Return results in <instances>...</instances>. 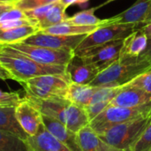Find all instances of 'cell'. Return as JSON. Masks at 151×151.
Segmentation results:
<instances>
[{"label": "cell", "instance_id": "5", "mask_svg": "<svg viewBox=\"0 0 151 151\" xmlns=\"http://www.w3.org/2000/svg\"><path fill=\"white\" fill-rule=\"evenodd\" d=\"M150 121V116L140 118L114 126L98 135L104 142L111 146L120 150H125L134 146Z\"/></svg>", "mask_w": 151, "mask_h": 151}, {"label": "cell", "instance_id": "21", "mask_svg": "<svg viewBox=\"0 0 151 151\" xmlns=\"http://www.w3.org/2000/svg\"><path fill=\"white\" fill-rule=\"evenodd\" d=\"M16 107L0 106V130L11 133L23 140H27L28 135L19 124L16 114Z\"/></svg>", "mask_w": 151, "mask_h": 151}, {"label": "cell", "instance_id": "8", "mask_svg": "<svg viewBox=\"0 0 151 151\" xmlns=\"http://www.w3.org/2000/svg\"><path fill=\"white\" fill-rule=\"evenodd\" d=\"M19 51L34 61L47 65H65L66 66L74 56V51L65 50H55L45 47L27 45L23 42L8 45Z\"/></svg>", "mask_w": 151, "mask_h": 151}, {"label": "cell", "instance_id": "29", "mask_svg": "<svg viewBox=\"0 0 151 151\" xmlns=\"http://www.w3.org/2000/svg\"><path fill=\"white\" fill-rule=\"evenodd\" d=\"M59 0H21L17 3H14L13 5L15 8H18L22 11H28L33 10L38 7L45 6L56 2H58Z\"/></svg>", "mask_w": 151, "mask_h": 151}, {"label": "cell", "instance_id": "28", "mask_svg": "<svg viewBox=\"0 0 151 151\" xmlns=\"http://www.w3.org/2000/svg\"><path fill=\"white\" fill-rule=\"evenodd\" d=\"M131 149L134 151H151V118L147 127Z\"/></svg>", "mask_w": 151, "mask_h": 151}, {"label": "cell", "instance_id": "40", "mask_svg": "<svg viewBox=\"0 0 151 151\" xmlns=\"http://www.w3.org/2000/svg\"><path fill=\"white\" fill-rule=\"evenodd\" d=\"M0 1H3V0H0Z\"/></svg>", "mask_w": 151, "mask_h": 151}, {"label": "cell", "instance_id": "38", "mask_svg": "<svg viewBox=\"0 0 151 151\" xmlns=\"http://www.w3.org/2000/svg\"><path fill=\"white\" fill-rule=\"evenodd\" d=\"M4 2H8V3H12V4H14V3H17L19 1H21V0H3Z\"/></svg>", "mask_w": 151, "mask_h": 151}, {"label": "cell", "instance_id": "32", "mask_svg": "<svg viewBox=\"0 0 151 151\" xmlns=\"http://www.w3.org/2000/svg\"><path fill=\"white\" fill-rule=\"evenodd\" d=\"M139 60L147 62L151 65V39L148 40V44L144 51L141 54V56L138 58Z\"/></svg>", "mask_w": 151, "mask_h": 151}, {"label": "cell", "instance_id": "18", "mask_svg": "<svg viewBox=\"0 0 151 151\" xmlns=\"http://www.w3.org/2000/svg\"><path fill=\"white\" fill-rule=\"evenodd\" d=\"M27 141L33 151H71L50 134L43 125L41 126L36 135L28 137Z\"/></svg>", "mask_w": 151, "mask_h": 151}, {"label": "cell", "instance_id": "2", "mask_svg": "<svg viewBox=\"0 0 151 151\" xmlns=\"http://www.w3.org/2000/svg\"><path fill=\"white\" fill-rule=\"evenodd\" d=\"M29 99L37 106L42 115L58 120L76 134L89 125L90 121L85 109L70 103L65 98L46 100Z\"/></svg>", "mask_w": 151, "mask_h": 151}, {"label": "cell", "instance_id": "13", "mask_svg": "<svg viewBox=\"0 0 151 151\" xmlns=\"http://www.w3.org/2000/svg\"><path fill=\"white\" fill-rule=\"evenodd\" d=\"M151 0H137L133 5L124 12L114 15L111 18L104 19L106 25L114 24H136L142 27L148 15Z\"/></svg>", "mask_w": 151, "mask_h": 151}, {"label": "cell", "instance_id": "35", "mask_svg": "<svg viewBox=\"0 0 151 151\" xmlns=\"http://www.w3.org/2000/svg\"><path fill=\"white\" fill-rule=\"evenodd\" d=\"M0 80L2 81H6V80H12V76L10 73L0 65Z\"/></svg>", "mask_w": 151, "mask_h": 151}, {"label": "cell", "instance_id": "24", "mask_svg": "<svg viewBox=\"0 0 151 151\" xmlns=\"http://www.w3.org/2000/svg\"><path fill=\"white\" fill-rule=\"evenodd\" d=\"M0 151H33L27 141L0 130Z\"/></svg>", "mask_w": 151, "mask_h": 151}, {"label": "cell", "instance_id": "30", "mask_svg": "<svg viewBox=\"0 0 151 151\" xmlns=\"http://www.w3.org/2000/svg\"><path fill=\"white\" fill-rule=\"evenodd\" d=\"M21 99L19 91L4 92L0 89V106L17 107Z\"/></svg>", "mask_w": 151, "mask_h": 151}, {"label": "cell", "instance_id": "10", "mask_svg": "<svg viewBox=\"0 0 151 151\" xmlns=\"http://www.w3.org/2000/svg\"><path fill=\"white\" fill-rule=\"evenodd\" d=\"M88 35H50L45 34L41 31H38L35 35H31L26 39L23 43L32 46L45 47L55 50H65L74 51L81 41Z\"/></svg>", "mask_w": 151, "mask_h": 151}, {"label": "cell", "instance_id": "16", "mask_svg": "<svg viewBox=\"0 0 151 151\" xmlns=\"http://www.w3.org/2000/svg\"><path fill=\"white\" fill-rule=\"evenodd\" d=\"M42 125L45 129L71 151H81L77 134L68 129L58 120L42 114Z\"/></svg>", "mask_w": 151, "mask_h": 151}, {"label": "cell", "instance_id": "25", "mask_svg": "<svg viewBox=\"0 0 151 151\" xmlns=\"http://www.w3.org/2000/svg\"><path fill=\"white\" fill-rule=\"evenodd\" d=\"M95 8L84 10L75 13L73 16H71L67 19V22L78 25V26H95L101 27L105 23L104 19H101L95 15Z\"/></svg>", "mask_w": 151, "mask_h": 151}, {"label": "cell", "instance_id": "1", "mask_svg": "<svg viewBox=\"0 0 151 151\" xmlns=\"http://www.w3.org/2000/svg\"><path fill=\"white\" fill-rule=\"evenodd\" d=\"M0 65L10 73L12 80L20 84L42 75L65 74L66 68L65 65L39 64L9 46H0Z\"/></svg>", "mask_w": 151, "mask_h": 151}, {"label": "cell", "instance_id": "3", "mask_svg": "<svg viewBox=\"0 0 151 151\" xmlns=\"http://www.w3.org/2000/svg\"><path fill=\"white\" fill-rule=\"evenodd\" d=\"M151 69V65L137 58L119 59L99 73L89 84L96 88L123 87L139 74Z\"/></svg>", "mask_w": 151, "mask_h": 151}, {"label": "cell", "instance_id": "17", "mask_svg": "<svg viewBox=\"0 0 151 151\" xmlns=\"http://www.w3.org/2000/svg\"><path fill=\"white\" fill-rule=\"evenodd\" d=\"M148 40V37L141 28L131 33L123 40L119 59L139 58L146 49Z\"/></svg>", "mask_w": 151, "mask_h": 151}, {"label": "cell", "instance_id": "22", "mask_svg": "<svg viewBox=\"0 0 151 151\" xmlns=\"http://www.w3.org/2000/svg\"><path fill=\"white\" fill-rule=\"evenodd\" d=\"M38 31L39 28L35 26H24L10 29L0 28V46H8L23 42L26 39Z\"/></svg>", "mask_w": 151, "mask_h": 151}, {"label": "cell", "instance_id": "20", "mask_svg": "<svg viewBox=\"0 0 151 151\" xmlns=\"http://www.w3.org/2000/svg\"><path fill=\"white\" fill-rule=\"evenodd\" d=\"M97 88H98L90 85H81L71 82L67 88L65 99L85 109L90 103L91 98Z\"/></svg>", "mask_w": 151, "mask_h": 151}, {"label": "cell", "instance_id": "12", "mask_svg": "<svg viewBox=\"0 0 151 151\" xmlns=\"http://www.w3.org/2000/svg\"><path fill=\"white\" fill-rule=\"evenodd\" d=\"M17 120L28 137L37 134L42 125V113L37 106L27 96L23 97L15 108Z\"/></svg>", "mask_w": 151, "mask_h": 151}, {"label": "cell", "instance_id": "39", "mask_svg": "<svg viewBox=\"0 0 151 151\" xmlns=\"http://www.w3.org/2000/svg\"><path fill=\"white\" fill-rule=\"evenodd\" d=\"M123 151H134V150L130 148V149H127V150H123Z\"/></svg>", "mask_w": 151, "mask_h": 151}, {"label": "cell", "instance_id": "14", "mask_svg": "<svg viewBox=\"0 0 151 151\" xmlns=\"http://www.w3.org/2000/svg\"><path fill=\"white\" fill-rule=\"evenodd\" d=\"M151 104V94L137 88L123 86L110 105L124 108H139Z\"/></svg>", "mask_w": 151, "mask_h": 151}, {"label": "cell", "instance_id": "15", "mask_svg": "<svg viewBox=\"0 0 151 151\" xmlns=\"http://www.w3.org/2000/svg\"><path fill=\"white\" fill-rule=\"evenodd\" d=\"M65 73L72 83L89 85L99 73L93 65L88 64L82 58L74 54L66 65Z\"/></svg>", "mask_w": 151, "mask_h": 151}, {"label": "cell", "instance_id": "37", "mask_svg": "<svg viewBox=\"0 0 151 151\" xmlns=\"http://www.w3.org/2000/svg\"><path fill=\"white\" fill-rule=\"evenodd\" d=\"M151 21V1H150V10H149V12H148V15H147V17H146V19H145V21H144V23H143V26L144 25H146V24H148L149 22H150ZM142 26V27H143Z\"/></svg>", "mask_w": 151, "mask_h": 151}, {"label": "cell", "instance_id": "23", "mask_svg": "<svg viewBox=\"0 0 151 151\" xmlns=\"http://www.w3.org/2000/svg\"><path fill=\"white\" fill-rule=\"evenodd\" d=\"M98 27L95 26H78L68 23L65 21L63 23L47 27L45 29L40 30L42 33L50 34V35H89L94 32Z\"/></svg>", "mask_w": 151, "mask_h": 151}, {"label": "cell", "instance_id": "4", "mask_svg": "<svg viewBox=\"0 0 151 151\" xmlns=\"http://www.w3.org/2000/svg\"><path fill=\"white\" fill-rule=\"evenodd\" d=\"M71 83L67 74H49L35 77L21 85L26 96L37 100L65 98L67 88Z\"/></svg>", "mask_w": 151, "mask_h": 151}, {"label": "cell", "instance_id": "7", "mask_svg": "<svg viewBox=\"0 0 151 151\" xmlns=\"http://www.w3.org/2000/svg\"><path fill=\"white\" fill-rule=\"evenodd\" d=\"M139 28H142V26L136 24H114L98 27L81 41L74 52L123 40Z\"/></svg>", "mask_w": 151, "mask_h": 151}, {"label": "cell", "instance_id": "33", "mask_svg": "<svg viewBox=\"0 0 151 151\" xmlns=\"http://www.w3.org/2000/svg\"><path fill=\"white\" fill-rule=\"evenodd\" d=\"M59 1L64 6L67 8L68 6H71L73 4H84L88 3L89 0H59Z\"/></svg>", "mask_w": 151, "mask_h": 151}, {"label": "cell", "instance_id": "36", "mask_svg": "<svg viewBox=\"0 0 151 151\" xmlns=\"http://www.w3.org/2000/svg\"><path fill=\"white\" fill-rule=\"evenodd\" d=\"M141 29L146 35V36L148 37V39H151V21L149 22L148 24L144 25Z\"/></svg>", "mask_w": 151, "mask_h": 151}, {"label": "cell", "instance_id": "41", "mask_svg": "<svg viewBox=\"0 0 151 151\" xmlns=\"http://www.w3.org/2000/svg\"><path fill=\"white\" fill-rule=\"evenodd\" d=\"M150 118H151V115H150Z\"/></svg>", "mask_w": 151, "mask_h": 151}, {"label": "cell", "instance_id": "26", "mask_svg": "<svg viewBox=\"0 0 151 151\" xmlns=\"http://www.w3.org/2000/svg\"><path fill=\"white\" fill-rule=\"evenodd\" d=\"M121 87L118 88H98L94 96L91 98V101L88 104H111V100L117 96Z\"/></svg>", "mask_w": 151, "mask_h": 151}, {"label": "cell", "instance_id": "6", "mask_svg": "<svg viewBox=\"0 0 151 151\" xmlns=\"http://www.w3.org/2000/svg\"><path fill=\"white\" fill-rule=\"evenodd\" d=\"M151 104L139 108H124L109 105L89 122V127L97 134L105 130L131 120L143 117H150Z\"/></svg>", "mask_w": 151, "mask_h": 151}, {"label": "cell", "instance_id": "19", "mask_svg": "<svg viewBox=\"0 0 151 151\" xmlns=\"http://www.w3.org/2000/svg\"><path fill=\"white\" fill-rule=\"evenodd\" d=\"M77 137L81 151H123L104 142L89 125L80 130L77 133Z\"/></svg>", "mask_w": 151, "mask_h": 151}, {"label": "cell", "instance_id": "31", "mask_svg": "<svg viewBox=\"0 0 151 151\" xmlns=\"http://www.w3.org/2000/svg\"><path fill=\"white\" fill-rule=\"evenodd\" d=\"M23 19H27L25 12L22 10H19L18 8L13 7L12 9L8 10L0 15V23L11 21V20Z\"/></svg>", "mask_w": 151, "mask_h": 151}, {"label": "cell", "instance_id": "34", "mask_svg": "<svg viewBox=\"0 0 151 151\" xmlns=\"http://www.w3.org/2000/svg\"><path fill=\"white\" fill-rule=\"evenodd\" d=\"M14 7L13 4L12 3H8V2H4V1H0V15L2 13H4V12L12 9Z\"/></svg>", "mask_w": 151, "mask_h": 151}, {"label": "cell", "instance_id": "27", "mask_svg": "<svg viewBox=\"0 0 151 151\" xmlns=\"http://www.w3.org/2000/svg\"><path fill=\"white\" fill-rule=\"evenodd\" d=\"M126 85L133 88H137L151 94V69L139 74Z\"/></svg>", "mask_w": 151, "mask_h": 151}, {"label": "cell", "instance_id": "9", "mask_svg": "<svg viewBox=\"0 0 151 151\" xmlns=\"http://www.w3.org/2000/svg\"><path fill=\"white\" fill-rule=\"evenodd\" d=\"M124 40V39H123ZM123 40L109 42L98 47L74 52L85 62L93 65L98 73L103 72L115 62L119 60Z\"/></svg>", "mask_w": 151, "mask_h": 151}, {"label": "cell", "instance_id": "11", "mask_svg": "<svg viewBox=\"0 0 151 151\" xmlns=\"http://www.w3.org/2000/svg\"><path fill=\"white\" fill-rule=\"evenodd\" d=\"M65 10L66 7L58 1L45 6L24 12L27 18L37 23L40 31L66 21L69 17L65 13Z\"/></svg>", "mask_w": 151, "mask_h": 151}]
</instances>
